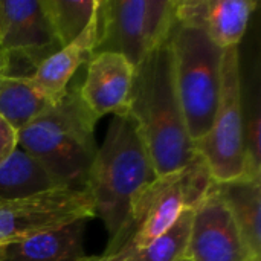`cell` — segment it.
<instances>
[{"mask_svg": "<svg viewBox=\"0 0 261 261\" xmlns=\"http://www.w3.org/2000/svg\"><path fill=\"white\" fill-rule=\"evenodd\" d=\"M124 113L136 124L158 177L177 173L199 158L174 86L170 40L135 67Z\"/></svg>", "mask_w": 261, "mask_h": 261, "instance_id": "obj_1", "label": "cell"}, {"mask_svg": "<svg viewBox=\"0 0 261 261\" xmlns=\"http://www.w3.org/2000/svg\"><path fill=\"white\" fill-rule=\"evenodd\" d=\"M156 179V170L136 124L125 113L115 115L102 145L96 150L84 187L93 200L95 216L101 217L109 232L104 254L113 252L135 202Z\"/></svg>", "mask_w": 261, "mask_h": 261, "instance_id": "obj_2", "label": "cell"}, {"mask_svg": "<svg viewBox=\"0 0 261 261\" xmlns=\"http://www.w3.org/2000/svg\"><path fill=\"white\" fill-rule=\"evenodd\" d=\"M96 119L83 104L78 83L18 130V148L34 158L61 187L84 188L96 154Z\"/></svg>", "mask_w": 261, "mask_h": 261, "instance_id": "obj_3", "label": "cell"}, {"mask_svg": "<svg viewBox=\"0 0 261 261\" xmlns=\"http://www.w3.org/2000/svg\"><path fill=\"white\" fill-rule=\"evenodd\" d=\"M173 78L187 124L196 144L211 128L220 93L223 50L202 31L176 24L170 35Z\"/></svg>", "mask_w": 261, "mask_h": 261, "instance_id": "obj_4", "label": "cell"}, {"mask_svg": "<svg viewBox=\"0 0 261 261\" xmlns=\"http://www.w3.org/2000/svg\"><path fill=\"white\" fill-rule=\"evenodd\" d=\"M211 184L213 179L200 156L177 173L159 176L135 202L128 223L112 254L128 258L145 248L168 231L185 210L194 208Z\"/></svg>", "mask_w": 261, "mask_h": 261, "instance_id": "obj_5", "label": "cell"}, {"mask_svg": "<svg viewBox=\"0 0 261 261\" xmlns=\"http://www.w3.org/2000/svg\"><path fill=\"white\" fill-rule=\"evenodd\" d=\"M176 24V0H98L95 52L119 54L136 67Z\"/></svg>", "mask_w": 261, "mask_h": 261, "instance_id": "obj_6", "label": "cell"}, {"mask_svg": "<svg viewBox=\"0 0 261 261\" xmlns=\"http://www.w3.org/2000/svg\"><path fill=\"white\" fill-rule=\"evenodd\" d=\"M194 147L203 159L213 182L223 184L243 179V86L239 47L223 50L216 115L211 128Z\"/></svg>", "mask_w": 261, "mask_h": 261, "instance_id": "obj_7", "label": "cell"}, {"mask_svg": "<svg viewBox=\"0 0 261 261\" xmlns=\"http://www.w3.org/2000/svg\"><path fill=\"white\" fill-rule=\"evenodd\" d=\"M95 217L86 188H54L0 202V246Z\"/></svg>", "mask_w": 261, "mask_h": 261, "instance_id": "obj_8", "label": "cell"}, {"mask_svg": "<svg viewBox=\"0 0 261 261\" xmlns=\"http://www.w3.org/2000/svg\"><path fill=\"white\" fill-rule=\"evenodd\" d=\"M58 44L40 0H0V50L20 58L32 72Z\"/></svg>", "mask_w": 261, "mask_h": 261, "instance_id": "obj_9", "label": "cell"}, {"mask_svg": "<svg viewBox=\"0 0 261 261\" xmlns=\"http://www.w3.org/2000/svg\"><path fill=\"white\" fill-rule=\"evenodd\" d=\"M190 261H255L245 246L228 210L213 190L194 206L185 249Z\"/></svg>", "mask_w": 261, "mask_h": 261, "instance_id": "obj_10", "label": "cell"}, {"mask_svg": "<svg viewBox=\"0 0 261 261\" xmlns=\"http://www.w3.org/2000/svg\"><path fill=\"white\" fill-rule=\"evenodd\" d=\"M135 66L122 55L95 52L87 61L78 92L89 113L99 121L106 115H122L132 90Z\"/></svg>", "mask_w": 261, "mask_h": 261, "instance_id": "obj_11", "label": "cell"}, {"mask_svg": "<svg viewBox=\"0 0 261 261\" xmlns=\"http://www.w3.org/2000/svg\"><path fill=\"white\" fill-rule=\"evenodd\" d=\"M255 8V0H176V21L226 50L239 47Z\"/></svg>", "mask_w": 261, "mask_h": 261, "instance_id": "obj_12", "label": "cell"}, {"mask_svg": "<svg viewBox=\"0 0 261 261\" xmlns=\"http://www.w3.org/2000/svg\"><path fill=\"white\" fill-rule=\"evenodd\" d=\"M98 43V5L86 29L69 44L43 60L31 75L35 87L52 102L60 101L76 70L95 54Z\"/></svg>", "mask_w": 261, "mask_h": 261, "instance_id": "obj_13", "label": "cell"}, {"mask_svg": "<svg viewBox=\"0 0 261 261\" xmlns=\"http://www.w3.org/2000/svg\"><path fill=\"white\" fill-rule=\"evenodd\" d=\"M213 190L228 210L249 254L261 261V180L213 182Z\"/></svg>", "mask_w": 261, "mask_h": 261, "instance_id": "obj_14", "label": "cell"}, {"mask_svg": "<svg viewBox=\"0 0 261 261\" xmlns=\"http://www.w3.org/2000/svg\"><path fill=\"white\" fill-rule=\"evenodd\" d=\"M87 220H76L58 229L5 245L2 261H78L84 254Z\"/></svg>", "mask_w": 261, "mask_h": 261, "instance_id": "obj_15", "label": "cell"}, {"mask_svg": "<svg viewBox=\"0 0 261 261\" xmlns=\"http://www.w3.org/2000/svg\"><path fill=\"white\" fill-rule=\"evenodd\" d=\"M54 102L32 83L31 76L0 73V116L18 133Z\"/></svg>", "mask_w": 261, "mask_h": 261, "instance_id": "obj_16", "label": "cell"}, {"mask_svg": "<svg viewBox=\"0 0 261 261\" xmlns=\"http://www.w3.org/2000/svg\"><path fill=\"white\" fill-rule=\"evenodd\" d=\"M66 188L58 182L28 153L17 151L0 165V202L31 196L35 193Z\"/></svg>", "mask_w": 261, "mask_h": 261, "instance_id": "obj_17", "label": "cell"}, {"mask_svg": "<svg viewBox=\"0 0 261 261\" xmlns=\"http://www.w3.org/2000/svg\"><path fill=\"white\" fill-rule=\"evenodd\" d=\"M58 44L72 43L89 24L98 0H41Z\"/></svg>", "mask_w": 261, "mask_h": 261, "instance_id": "obj_18", "label": "cell"}, {"mask_svg": "<svg viewBox=\"0 0 261 261\" xmlns=\"http://www.w3.org/2000/svg\"><path fill=\"white\" fill-rule=\"evenodd\" d=\"M194 208L185 210L174 225L145 248L135 252L128 261H179L185 255Z\"/></svg>", "mask_w": 261, "mask_h": 261, "instance_id": "obj_19", "label": "cell"}, {"mask_svg": "<svg viewBox=\"0 0 261 261\" xmlns=\"http://www.w3.org/2000/svg\"><path fill=\"white\" fill-rule=\"evenodd\" d=\"M18 148L17 130L0 116V165H3Z\"/></svg>", "mask_w": 261, "mask_h": 261, "instance_id": "obj_20", "label": "cell"}, {"mask_svg": "<svg viewBox=\"0 0 261 261\" xmlns=\"http://www.w3.org/2000/svg\"><path fill=\"white\" fill-rule=\"evenodd\" d=\"M78 261H128V258L121 257L119 254H102V255H95V257H84Z\"/></svg>", "mask_w": 261, "mask_h": 261, "instance_id": "obj_21", "label": "cell"}, {"mask_svg": "<svg viewBox=\"0 0 261 261\" xmlns=\"http://www.w3.org/2000/svg\"><path fill=\"white\" fill-rule=\"evenodd\" d=\"M5 70V54L0 50V73H3Z\"/></svg>", "mask_w": 261, "mask_h": 261, "instance_id": "obj_22", "label": "cell"}, {"mask_svg": "<svg viewBox=\"0 0 261 261\" xmlns=\"http://www.w3.org/2000/svg\"><path fill=\"white\" fill-rule=\"evenodd\" d=\"M3 255H5V246H0V261L3 260Z\"/></svg>", "mask_w": 261, "mask_h": 261, "instance_id": "obj_23", "label": "cell"}, {"mask_svg": "<svg viewBox=\"0 0 261 261\" xmlns=\"http://www.w3.org/2000/svg\"><path fill=\"white\" fill-rule=\"evenodd\" d=\"M179 261H190V260H188V258H185V257H182Z\"/></svg>", "mask_w": 261, "mask_h": 261, "instance_id": "obj_24", "label": "cell"}]
</instances>
